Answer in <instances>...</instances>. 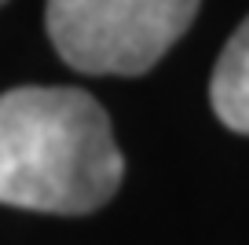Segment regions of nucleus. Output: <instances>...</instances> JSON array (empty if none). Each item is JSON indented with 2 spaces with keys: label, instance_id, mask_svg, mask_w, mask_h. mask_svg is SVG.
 I'll return each instance as SVG.
<instances>
[{
  "label": "nucleus",
  "instance_id": "f257e3e1",
  "mask_svg": "<svg viewBox=\"0 0 249 245\" xmlns=\"http://www.w3.org/2000/svg\"><path fill=\"white\" fill-rule=\"evenodd\" d=\"M124 158L110 117L81 88L0 95V205L85 216L117 194Z\"/></svg>",
  "mask_w": 249,
  "mask_h": 245
},
{
  "label": "nucleus",
  "instance_id": "f03ea898",
  "mask_svg": "<svg viewBox=\"0 0 249 245\" xmlns=\"http://www.w3.org/2000/svg\"><path fill=\"white\" fill-rule=\"evenodd\" d=\"M202 0H48V37L66 66L140 77L195 22Z\"/></svg>",
  "mask_w": 249,
  "mask_h": 245
},
{
  "label": "nucleus",
  "instance_id": "7ed1b4c3",
  "mask_svg": "<svg viewBox=\"0 0 249 245\" xmlns=\"http://www.w3.org/2000/svg\"><path fill=\"white\" fill-rule=\"evenodd\" d=\"M209 99L227 128L249 136V18L234 30V37L220 52L209 81Z\"/></svg>",
  "mask_w": 249,
  "mask_h": 245
},
{
  "label": "nucleus",
  "instance_id": "20e7f679",
  "mask_svg": "<svg viewBox=\"0 0 249 245\" xmlns=\"http://www.w3.org/2000/svg\"><path fill=\"white\" fill-rule=\"evenodd\" d=\"M0 4H4V0H0Z\"/></svg>",
  "mask_w": 249,
  "mask_h": 245
}]
</instances>
